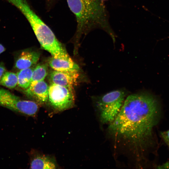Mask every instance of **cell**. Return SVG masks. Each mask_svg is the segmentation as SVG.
<instances>
[{
	"instance_id": "cell-9",
	"label": "cell",
	"mask_w": 169,
	"mask_h": 169,
	"mask_svg": "<svg viewBox=\"0 0 169 169\" xmlns=\"http://www.w3.org/2000/svg\"><path fill=\"white\" fill-rule=\"evenodd\" d=\"M40 54L35 51L25 49L21 51L15 61V67L19 70L31 67L39 59Z\"/></svg>"
},
{
	"instance_id": "cell-11",
	"label": "cell",
	"mask_w": 169,
	"mask_h": 169,
	"mask_svg": "<svg viewBox=\"0 0 169 169\" xmlns=\"http://www.w3.org/2000/svg\"><path fill=\"white\" fill-rule=\"evenodd\" d=\"M56 165L53 159L44 155L37 154L32 157L30 163V168L32 169L56 168Z\"/></svg>"
},
{
	"instance_id": "cell-20",
	"label": "cell",
	"mask_w": 169,
	"mask_h": 169,
	"mask_svg": "<svg viewBox=\"0 0 169 169\" xmlns=\"http://www.w3.org/2000/svg\"><path fill=\"white\" fill-rule=\"evenodd\" d=\"M167 145L168 146V147H169V144L168 145Z\"/></svg>"
},
{
	"instance_id": "cell-10",
	"label": "cell",
	"mask_w": 169,
	"mask_h": 169,
	"mask_svg": "<svg viewBox=\"0 0 169 169\" xmlns=\"http://www.w3.org/2000/svg\"><path fill=\"white\" fill-rule=\"evenodd\" d=\"M50 66L54 70L69 72H78L79 70V66L73 60H64L55 58L52 56L48 61Z\"/></svg>"
},
{
	"instance_id": "cell-16",
	"label": "cell",
	"mask_w": 169,
	"mask_h": 169,
	"mask_svg": "<svg viewBox=\"0 0 169 169\" xmlns=\"http://www.w3.org/2000/svg\"><path fill=\"white\" fill-rule=\"evenodd\" d=\"M6 71V69L4 64L3 62H0V80Z\"/></svg>"
},
{
	"instance_id": "cell-3",
	"label": "cell",
	"mask_w": 169,
	"mask_h": 169,
	"mask_svg": "<svg viewBox=\"0 0 169 169\" xmlns=\"http://www.w3.org/2000/svg\"><path fill=\"white\" fill-rule=\"evenodd\" d=\"M74 15L77 27L74 37L78 42L82 36L98 26H105L104 9L99 0H66Z\"/></svg>"
},
{
	"instance_id": "cell-17",
	"label": "cell",
	"mask_w": 169,
	"mask_h": 169,
	"mask_svg": "<svg viewBox=\"0 0 169 169\" xmlns=\"http://www.w3.org/2000/svg\"><path fill=\"white\" fill-rule=\"evenodd\" d=\"M158 169H169V161L158 166Z\"/></svg>"
},
{
	"instance_id": "cell-4",
	"label": "cell",
	"mask_w": 169,
	"mask_h": 169,
	"mask_svg": "<svg viewBox=\"0 0 169 169\" xmlns=\"http://www.w3.org/2000/svg\"><path fill=\"white\" fill-rule=\"evenodd\" d=\"M126 95L125 91L118 90L95 97V105L102 123L110 124L114 120L121 109Z\"/></svg>"
},
{
	"instance_id": "cell-7",
	"label": "cell",
	"mask_w": 169,
	"mask_h": 169,
	"mask_svg": "<svg viewBox=\"0 0 169 169\" xmlns=\"http://www.w3.org/2000/svg\"><path fill=\"white\" fill-rule=\"evenodd\" d=\"M79 76L78 72L61 71L54 70L50 73L49 78L51 84L73 90Z\"/></svg>"
},
{
	"instance_id": "cell-13",
	"label": "cell",
	"mask_w": 169,
	"mask_h": 169,
	"mask_svg": "<svg viewBox=\"0 0 169 169\" xmlns=\"http://www.w3.org/2000/svg\"><path fill=\"white\" fill-rule=\"evenodd\" d=\"M47 74V65L44 64H38L34 68L30 85L38 82L44 80Z\"/></svg>"
},
{
	"instance_id": "cell-5",
	"label": "cell",
	"mask_w": 169,
	"mask_h": 169,
	"mask_svg": "<svg viewBox=\"0 0 169 169\" xmlns=\"http://www.w3.org/2000/svg\"><path fill=\"white\" fill-rule=\"evenodd\" d=\"M35 101L24 100L10 91L0 87V106L30 116L34 117L39 110Z\"/></svg>"
},
{
	"instance_id": "cell-15",
	"label": "cell",
	"mask_w": 169,
	"mask_h": 169,
	"mask_svg": "<svg viewBox=\"0 0 169 169\" xmlns=\"http://www.w3.org/2000/svg\"><path fill=\"white\" fill-rule=\"evenodd\" d=\"M161 135L166 143L167 145L169 144V129L161 132Z\"/></svg>"
},
{
	"instance_id": "cell-2",
	"label": "cell",
	"mask_w": 169,
	"mask_h": 169,
	"mask_svg": "<svg viewBox=\"0 0 169 169\" xmlns=\"http://www.w3.org/2000/svg\"><path fill=\"white\" fill-rule=\"evenodd\" d=\"M16 7L29 22L41 47L55 58L71 59L51 29L33 11L26 0H19Z\"/></svg>"
},
{
	"instance_id": "cell-12",
	"label": "cell",
	"mask_w": 169,
	"mask_h": 169,
	"mask_svg": "<svg viewBox=\"0 0 169 169\" xmlns=\"http://www.w3.org/2000/svg\"><path fill=\"white\" fill-rule=\"evenodd\" d=\"M34 68L31 67L20 70L17 74L18 79V85L19 87L25 90L29 86Z\"/></svg>"
},
{
	"instance_id": "cell-8",
	"label": "cell",
	"mask_w": 169,
	"mask_h": 169,
	"mask_svg": "<svg viewBox=\"0 0 169 169\" xmlns=\"http://www.w3.org/2000/svg\"><path fill=\"white\" fill-rule=\"evenodd\" d=\"M49 89V86L44 80L31 84L23 92L39 104H43L48 101Z\"/></svg>"
},
{
	"instance_id": "cell-6",
	"label": "cell",
	"mask_w": 169,
	"mask_h": 169,
	"mask_svg": "<svg viewBox=\"0 0 169 169\" xmlns=\"http://www.w3.org/2000/svg\"><path fill=\"white\" fill-rule=\"evenodd\" d=\"M74 101L73 90L54 84L49 86L48 101L55 112L72 108Z\"/></svg>"
},
{
	"instance_id": "cell-14",
	"label": "cell",
	"mask_w": 169,
	"mask_h": 169,
	"mask_svg": "<svg viewBox=\"0 0 169 169\" xmlns=\"http://www.w3.org/2000/svg\"><path fill=\"white\" fill-rule=\"evenodd\" d=\"M17 74L11 72H5L0 80V85L9 89L14 88L18 85Z\"/></svg>"
},
{
	"instance_id": "cell-19",
	"label": "cell",
	"mask_w": 169,
	"mask_h": 169,
	"mask_svg": "<svg viewBox=\"0 0 169 169\" xmlns=\"http://www.w3.org/2000/svg\"><path fill=\"white\" fill-rule=\"evenodd\" d=\"M48 3L51 4L52 3L54 0H46Z\"/></svg>"
},
{
	"instance_id": "cell-18",
	"label": "cell",
	"mask_w": 169,
	"mask_h": 169,
	"mask_svg": "<svg viewBox=\"0 0 169 169\" xmlns=\"http://www.w3.org/2000/svg\"><path fill=\"white\" fill-rule=\"evenodd\" d=\"M5 50V48L1 44H0V54Z\"/></svg>"
},
{
	"instance_id": "cell-1",
	"label": "cell",
	"mask_w": 169,
	"mask_h": 169,
	"mask_svg": "<svg viewBox=\"0 0 169 169\" xmlns=\"http://www.w3.org/2000/svg\"><path fill=\"white\" fill-rule=\"evenodd\" d=\"M157 99L146 93L134 94L125 99L108 131L118 141L136 152L143 151L152 144L153 131L160 116Z\"/></svg>"
}]
</instances>
